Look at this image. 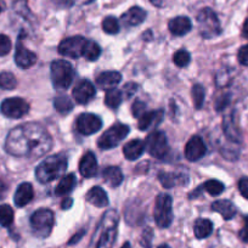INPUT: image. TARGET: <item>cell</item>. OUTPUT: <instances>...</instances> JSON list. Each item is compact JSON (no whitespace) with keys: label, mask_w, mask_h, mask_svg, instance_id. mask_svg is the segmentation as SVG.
Here are the masks:
<instances>
[{"label":"cell","mask_w":248,"mask_h":248,"mask_svg":"<svg viewBox=\"0 0 248 248\" xmlns=\"http://www.w3.org/2000/svg\"><path fill=\"white\" fill-rule=\"evenodd\" d=\"M52 139L49 133L35 123H28L16 127L9 133L5 140L8 154L16 157L38 158L51 150Z\"/></svg>","instance_id":"6da1fadb"},{"label":"cell","mask_w":248,"mask_h":248,"mask_svg":"<svg viewBox=\"0 0 248 248\" xmlns=\"http://www.w3.org/2000/svg\"><path fill=\"white\" fill-rule=\"evenodd\" d=\"M119 216L117 211L106 212L93 237L92 248H112L117 240Z\"/></svg>","instance_id":"7a4b0ae2"},{"label":"cell","mask_w":248,"mask_h":248,"mask_svg":"<svg viewBox=\"0 0 248 248\" xmlns=\"http://www.w3.org/2000/svg\"><path fill=\"white\" fill-rule=\"evenodd\" d=\"M67 157L63 154L46 157L35 168V178L40 184H49L56 180L67 170Z\"/></svg>","instance_id":"3957f363"},{"label":"cell","mask_w":248,"mask_h":248,"mask_svg":"<svg viewBox=\"0 0 248 248\" xmlns=\"http://www.w3.org/2000/svg\"><path fill=\"white\" fill-rule=\"evenodd\" d=\"M50 73H51V82L55 89L65 90L70 88L73 82V71L72 65L65 60H56L50 66Z\"/></svg>","instance_id":"277c9868"},{"label":"cell","mask_w":248,"mask_h":248,"mask_svg":"<svg viewBox=\"0 0 248 248\" xmlns=\"http://www.w3.org/2000/svg\"><path fill=\"white\" fill-rule=\"evenodd\" d=\"M197 23H199L200 34L206 39L218 37L221 33L220 21L212 9L206 8L200 11L197 15Z\"/></svg>","instance_id":"5b68a950"},{"label":"cell","mask_w":248,"mask_h":248,"mask_svg":"<svg viewBox=\"0 0 248 248\" xmlns=\"http://www.w3.org/2000/svg\"><path fill=\"white\" fill-rule=\"evenodd\" d=\"M54 213L50 209L40 208L31 217V228L38 237L45 238L51 233L54 228Z\"/></svg>","instance_id":"8992f818"},{"label":"cell","mask_w":248,"mask_h":248,"mask_svg":"<svg viewBox=\"0 0 248 248\" xmlns=\"http://www.w3.org/2000/svg\"><path fill=\"white\" fill-rule=\"evenodd\" d=\"M155 221L162 229L169 228L173 221V201L169 195L161 194L157 196L154 212Z\"/></svg>","instance_id":"52a82bcc"},{"label":"cell","mask_w":248,"mask_h":248,"mask_svg":"<svg viewBox=\"0 0 248 248\" xmlns=\"http://www.w3.org/2000/svg\"><path fill=\"white\" fill-rule=\"evenodd\" d=\"M129 127L125 124L117 123L109 127L97 140V146L101 150H111L118 146L129 134Z\"/></svg>","instance_id":"ba28073f"},{"label":"cell","mask_w":248,"mask_h":248,"mask_svg":"<svg viewBox=\"0 0 248 248\" xmlns=\"http://www.w3.org/2000/svg\"><path fill=\"white\" fill-rule=\"evenodd\" d=\"M145 150L155 158L162 159L168 155L169 145L163 132H154L147 137L145 141Z\"/></svg>","instance_id":"9c48e42d"},{"label":"cell","mask_w":248,"mask_h":248,"mask_svg":"<svg viewBox=\"0 0 248 248\" xmlns=\"http://www.w3.org/2000/svg\"><path fill=\"white\" fill-rule=\"evenodd\" d=\"M0 111L8 118H22L30 111V105L26 100L21 99V97H10V99H6L1 102Z\"/></svg>","instance_id":"30bf717a"},{"label":"cell","mask_w":248,"mask_h":248,"mask_svg":"<svg viewBox=\"0 0 248 248\" xmlns=\"http://www.w3.org/2000/svg\"><path fill=\"white\" fill-rule=\"evenodd\" d=\"M87 43L88 40L84 37H80V35L70 37L60 43L59 52L62 56H67L71 57V59H79L80 56H83Z\"/></svg>","instance_id":"8fae6325"},{"label":"cell","mask_w":248,"mask_h":248,"mask_svg":"<svg viewBox=\"0 0 248 248\" xmlns=\"http://www.w3.org/2000/svg\"><path fill=\"white\" fill-rule=\"evenodd\" d=\"M76 127L82 135H93L101 129L102 121L96 114L82 113L76 121Z\"/></svg>","instance_id":"7c38bea8"},{"label":"cell","mask_w":248,"mask_h":248,"mask_svg":"<svg viewBox=\"0 0 248 248\" xmlns=\"http://www.w3.org/2000/svg\"><path fill=\"white\" fill-rule=\"evenodd\" d=\"M73 97L76 101L80 105H87L88 102L94 99L96 90H95L94 84L88 79H82L76 84L73 89Z\"/></svg>","instance_id":"4fadbf2b"},{"label":"cell","mask_w":248,"mask_h":248,"mask_svg":"<svg viewBox=\"0 0 248 248\" xmlns=\"http://www.w3.org/2000/svg\"><path fill=\"white\" fill-rule=\"evenodd\" d=\"M207 147L204 145L203 140L199 135H195L187 141L185 146V157L189 161L196 162L201 159L206 155Z\"/></svg>","instance_id":"5bb4252c"},{"label":"cell","mask_w":248,"mask_h":248,"mask_svg":"<svg viewBox=\"0 0 248 248\" xmlns=\"http://www.w3.org/2000/svg\"><path fill=\"white\" fill-rule=\"evenodd\" d=\"M37 55L33 51L28 50L27 47H25V45L22 44L21 39L17 42V46H16V52H15V62L18 67L23 68H30L34 65L37 62Z\"/></svg>","instance_id":"9a60e30c"},{"label":"cell","mask_w":248,"mask_h":248,"mask_svg":"<svg viewBox=\"0 0 248 248\" xmlns=\"http://www.w3.org/2000/svg\"><path fill=\"white\" fill-rule=\"evenodd\" d=\"M168 28L169 32L173 35L183 37V35L187 34L192 30V23L189 17H186V16H178V17L169 21Z\"/></svg>","instance_id":"2e32d148"},{"label":"cell","mask_w":248,"mask_h":248,"mask_svg":"<svg viewBox=\"0 0 248 248\" xmlns=\"http://www.w3.org/2000/svg\"><path fill=\"white\" fill-rule=\"evenodd\" d=\"M223 128L226 138H228L231 142H233V144H241V142H242V135H241L240 129H238L237 124H236L233 113L229 114V116H226L225 118H224Z\"/></svg>","instance_id":"e0dca14e"},{"label":"cell","mask_w":248,"mask_h":248,"mask_svg":"<svg viewBox=\"0 0 248 248\" xmlns=\"http://www.w3.org/2000/svg\"><path fill=\"white\" fill-rule=\"evenodd\" d=\"M121 73L117 72V71H106V72H102L97 76L96 84L99 85L101 89L111 90L114 89V88L121 83Z\"/></svg>","instance_id":"ac0fdd59"},{"label":"cell","mask_w":248,"mask_h":248,"mask_svg":"<svg viewBox=\"0 0 248 248\" xmlns=\"http://www.w3.org/2000/svg\"><path fill=\"white\" fill-rule=\"evenodd\" d=\"M79 171L84 178H93L97 173V161L93 152H87L79 162Z\"/></svg>","instance_id":"d6986e66"},{"label":"cell","mask_w":248,"mask_h":248,"mask_svg":"<svg viewBox=\"0 0 248 248\" xmlns=\"http://www.w3.org/2000/svg\"><path fill=\"white\" fill-rule=\"evenodd\" d=\"M163 119V111L157 109V111L145 112L139 118V129L140 130H149L150 128H154L158 125Z\"/></svg>","instance_id":"ffe728a7"},{"label":"cell","mask_w":248,"mask_h":248,"mask_svg":"<svg viewBox=\"0 0 248 248\" xmlns=\"http://www.w3.org/2000/svg\"><path fill=\"white\" fill-rule=\"evenodd\" d=\"M34 192H33V186L30 183H22L17 187L14 196V201L17 207H25L33 200Z\"/></svg>","instance_id":"44dd1931"},{"label":"cell","mask_w":248,"mask_h":248,"mask_svg":"<svg viewBox=\"0 0 248 248\" xmlns=\"http://www.w3.org/2000/svg\"><path fill=\"white\" fill-rule=\"evenodd\" d=\"M212 209L220 214L225 220H230L237 213V208L235 204L229 200H219L212 203Z\"/></svg>","instance_id":"7402d4cb"},{"label":"cell","mask_w":248,"mask_h":248,"mask_svg":"<svg viewBox=\"0 0 248 248\" xmlns=\"http://www.w3.org/2000/svg\"><path fill=\"white\" fill-rule=\"evenodd\" d=\"M145 18H146V11L144 9L139 8V6H134V8L129 9L127 13L123 14V16H122V21L124 22V25L132 26V27L141 25Z\"/></svg>","instance_id":"603a6c76"},{"label":"cell","mask_w":248,"mask_h":248,"mask_svg":"<svg viewBox=\"0 0 248 248\" xmlns=\"http://www.w3.org/2000/svg\"><path fill=\"white\" fill-rule=\"evenodd\" d=\"M145 151V142L140 139L132 140V141L127 142L123 147L124 157L129 161H135L139 157L142 156Z\"/></svg>","instance_id":"cb8c5ba5"},{"label":"cell","mask_w":248,"mask_h":248,"mask_svg":"<svg viewBox=\"0 0 248 248\" xmlns=\"http://www.w3.org/2000/svg\"><path fill=\"white\" fill-rule=\"evenodd\" d=\"M85 200H87L90 204H93V206L95 207H99V208L106 207L107 204H108V197H107V194L100 187V186H95V187L90 189L89 191H88L87 196H85Z\"/></svg>","instance_id":"d4e9b609"},{"label":"cell","mask_w":248,"mask_h":248,"mask_svg":"<svg viewBox=\"0 0 248 248\" xmlns=\"http://www.w3.org/2000/svg\"><path fill=\"white\" fill-rule=\"evenodd\" d=\"M76 184H77V178H76L75 174H67L60 180L59 185L55 189V195L56 196H65V195L70 194L76 187Z\"/></svg>","instance_id":"484cf974"},{"label":"cell","mask_w":248,"mask_h":248,"mask_svg":"<svg viewBox=\"0 0 248 248\" xmlns=\"http://www.w3.org/2000/svg\"><path fill=\"white\" fill-rule=\"evenodd\" d=\"M102 178L111 187H117L123 181V173L118 167H107L102 171Z\"/></svg>","instance_id":"4316f807"},{"label":"cell","mask_w":248,"mask_h":248,"mask_svg":"<svg viewBox=\"0 0 248 248\" xmlns=\"http://www.w3.org/2000/svg\"><path fill=\"white\" fill-rule=\"evenodd\" d=\"M195 236L200 240L207 238L213 232V224L209 219H197L194 225Z\"/></svg>","instance_id":"83f0119b"},{"label":"cell","mask_w":248,"mask_h":248,"mask_svg":"<svg viewBox=\"0 0 248 248\" xmlns=\"http://www.w3.org/2000/svg\"><path fill=\"white\" fill-rule=\"evenodd\" d=\"M123 101V95L122 92L118 89H111L107 90L106 96H105V104L109 107V108H117L119 107V105Z\"/></svg>","instance_id":"f1b7e54d"},{"label":"cell","mask_w":248,"mask_h":248,"mask_svg":"<svg viewBox=\"0 0 248 248\" xmlns=\"http://www.w3.org/2000/svg\"><path fill=\"white\" fill-rule=\"evenodd\" d=\"M54 107L57 112L66 114L68 113V112L72 111L75 105L71 101L70 97L65 96V95H61V96H57L56 99L54 100Z\"/></svg>","instance_id":"f546056e"},{"label":"cell","mask_w":248,"mask_h":248,"mask_svg":"<svg viewBox=\"0 0 248 248\" xmlns=\"http://www.w3.org/2000/svg\"><path fill=\"white\" fill-rule=\"evenodd\" d=\"M100 54H101V49H100L99 44L93 42V40H88L87 45L84 47L83 56L87 60H89V61H95V60L99 59Z\"/></svg>","instance_id":"4dcf8cb0"},{"label":"cell","mask_w":248,"mask_h":248,"mask_svg":"<svg viewBox=\"0 0 248 248\" xmlns=\"http://www.w3.org/2000/svg\"><path fill=\"white\" fill-rule=\"evenodd\" d=\"M14 223V211L9 204L0 206V225L9 228Z\"/></svg>","instance_id":"1f68e13d"},{"label":"cell","mask_w":248,"mask_h":248,"mask_svg":"<svg viewBox=\"0 0 248 248\" xmlns=\"http://www.w3.org/2000/svg\"><path fill=\"white\" fill-rule=\"evenodd\" d=\"M17 85V79L11 72L0 73V89L13 90Z\"/></svg>","instance_id":"d6a6232c"},{"label":"cell","mask_w":248,"mask_h":248,"mask_svg":"<svg viewBox=\"0 0 248 248\" xmlns=\"http://www.w3.org/2000/svg\"><path fill=\"white\" fill-rule=\"evenodd\" d=\"M204 190L208 192L211 196H218L221 192L224 191L225 186H224L223 183H220L219 180H216V179H212V180H208L206 184H204Z\"/></svg>","instance_id":"836d02e7"},{"label":"cell","mask_w":248,"mask_h":248,"mask_svg":"<svg viewBox=\"0 0 248 248\" xmlns=\"http://www.w3.org/2000/svg\"><path fill=\"white\" fill-rule=\"evenodd\" d=\"M102 30L107 34H117L119 32V22L113 16H108L102 21Z\"/></svg>","instance_id":"e575fe53"},{"label":"cell","mask_w":248,"mask_h":248,"mask_svg":"<svg viewBox=\"0 0 248 248\" xmlns=\"http://www.w3.org/2000/svg\"><path fill=\"white\" fill-rule=\"evenodd\" d=\"M158 179L159 181H161L162 185H163L164 187H167V189H170V187L175 186L176 184L180 181V176H178L176 174L173 173H166V171L159 173Z\"/></svg>","instance_id":"d590c367"},{"label":"cell","mask_w":248,"mask_h":248,"mask_svg":"<svg viewBox=\"0 0 248 248\" xmlns=\"http://www.w3.org/2000/svg\"><path fill=\"white\" fill-rule=\"evenodd\" d=\"M173 61L178 67H186L190 63V61H191V56H190L189 51L181 49L174 54Z\"/></svg>","instance_id":"8d00e7d4"},{"label":"cell","mask_w":248,"mask_h":248,"mask_svg":"<svg viewBox=\"0 0 248 248\" xmlns=\"http://www.w3.org/2000/svg\"><path fill=\"white\" fill-rule=\"evenodd\" d=\"M192 99H194L195 107L197 109L202 108L204 102V89L202 85L195 84L194 88H192Z\"/></svg>","instance_id":"74e56055"},{"label":"cell","mask_w":248,"mask_h":248,"mask_svg":"<svg viewBox=\"0 0 248 248\" xmlns=\"http://www.w3.org/2000/svg\"><path fill=\"white\" fill-rule=\"evenodd\" d=\"M11 51V40L8 35L0 34V56H5Z\"/></svg>","instance_id":"f35d334b"},{"label":"cell","mask_w":248,"mask_h":248,"mask_svg":"<svg viewBox=\"0 0 248 248\" xmlns=\"http://www.w3.org/2000/svg\"><path fill=\"white\" fill-rule=\"evenodd\" d=\"M152 240H154V231H152V229L146 228L144 230V232H142L141 240H140V243H141L142 247L151 248Z\"/></svg>","instance_id":"ab89813d"},{"label":"cell","mask_w":248,"mask_h":248,"mask_svg":"<svg viewBox=\"0 0 248 248\" xmlns=\"http://www.w3.org/2000/svg\"><path fill=\"white\" fill-rule=\"evenodd\" d=\"M132 112H133V116L137 117V118H140V117L146 112V105H145V102L140 101V100H137V101L134 102V105H133Z\"/></svg>","instance_id":"60d3db41"},{"label":"cell","mask_w":248,"mask_h":248,"mask_svg":"<svg viewBox=\"0 0 248 248\" xmlns=\"http://www.w3.org/2000/svg\"><path fill=\"white\" fill-rule=\"evenodd\" d=\"M237 60L242 66L248 67V44L240 47L237 52Z\"/></svg>","instance_id":"b9f144b4"},{"label":"cell","mask_w":248,"mask_h":248,"mask_svg":"<svg viewBox=\"0 0 248 248\" xmlns=\"http://www.w3.org/2000/svg\"><path fill=\"white\" fill-rule=\"evenodd\" d=\"M238 191L242 195V197H245L246 200H248V176H243L238 180Z\"/></svg>","instance_id":"7bdbcfd3"},{"label":"cell","mask_w":248,"mask_h":248,"mask_svg":"<svg viewBox=\"0 0 248 248\" xmlns=\"http://www.w3.org/2000/svg\"><path fill=\"white\" fill-rule=\"evenodd\" d=\"M230 100H231L230 94L221 95V96L218 99V101H217V105H216L217 111H223L225 107H228V105L230 104Z\"/></svg>","instance_id":"ee69618b"},{"label":"cell","mask_w":248,"mask_h":248,"mask_svg":"<svg viewBox=\"0 0 248 248\" xmlns=\"http://www.w3.org/2000/svg\"><path fill=\"white\" fill-rule=\"evenodd\" d=\"M238 237L245 243H248V216L245 217V225L238 232Z\"/></svg>","instance_id":"f6af8a7d"},{"label":"cell","mask_w":248,"mask_h":248,"mask_svg":"<svg viewBox=\"0 0 248 248\" xmlns=\"http://www.w3.org/2000/svg\"><path fill=\"white\" fill-rule=\"evenodd\" d=\"M138 89V85L137 84H133V83H129V84L125 85V88H124V93L127 94L128 97L132 96L133 94H134L135 92H137Z\"/></svg>","instance_id":"bcb514c9"},{"label":"cell","mask_w":248,"mask_h":248,"mask_svg":"<svg viewBox=\"0 0 248 248\" xmlns=\"http://www.w3.org/2000/svg\"><path fill=\"white\" fill-rule=\"evenodd\" d=\"M72 204H73V200L72 199H66L65 201L62 202L61 208L62 209H70L71 207H72Z\"/></svg>","instance_id":"7dc6e473"},{"label":"cell","mask_w":248,"mask_h":248,"mask_svg":"<svg viewBox=\"0 0 248 248\" xmlns=\"http://www.w3.org/2000/svg\"><path fill=\"white\" fill-rule=\"evenodd\" d=\"M242 35L248 39V18L243 22V27H242Z\"/></svg>","instance_id":"c3c4849f"},{"label":"cell","mask_w":248,"mask_h":248,"mask_svg":"<svg viewBox=\"0 0 248 248\" xmlns=\"http://www.w3.org/2000/svg\"><path fill=\"white\" fill-rule=\"evenodd\" d=\"M121 248H132V246H130L129 242H125L123 246H122Z\"/></svg>","instance_id":"681fc988"},{"label":"cell","mask_w":248,"mask_h":248,"mask_svg":"<svg viewBox=\"0 0 248 248\" xmlns=\"http://www.w3.org/2000/svg\"><path fill=\"white\" fill-rule=\"evenodd\" d=\"M158 248H170L168 245H161Z\"/></svg>","instance_id":"f907efd6"},{"label":"cell","mask_w":248,"mask_h":248,"mask_svg":"<svg viewBox=\"0 0 248 248\" xmlns=\"http://www.w3.org/2000/svg\"><path fill=\"white\" fill-rule=\"evenodd\" d=\"M0 13H1V5H0Z\"/></svg>","instance_id":"816d5d0a"}]
</instances>
